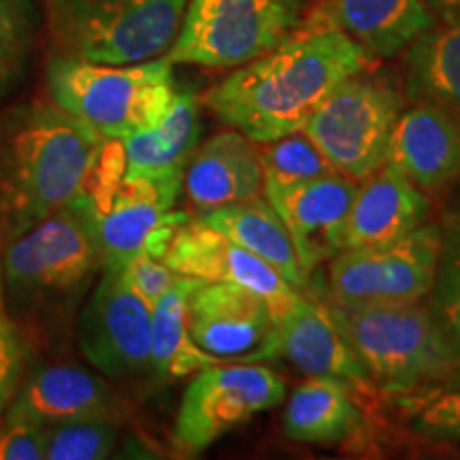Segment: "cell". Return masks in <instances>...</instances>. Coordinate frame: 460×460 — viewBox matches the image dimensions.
<instances>
[{
    "label": "cell",
    "instance_id": "1",
    "mask_svg": "<svg viewBox=\"0 0 460 460\" xmlns=\"http://www.w3.org/2000/svg\"><path fill=\"white\" fill-rule=\"evenodd\" d=\"M373 65L358 43L312 11L278 48L207 92L205 105L250 141L269 143L301 130L339 84Z\"/></svg>",
    "mask_w": 460,
    "mask_h": 460
},
{
    "label": "cell",
    "instance_id": "2",
    "mask_svg": "<svg viewBox=\"0 0 460 460\" xmlns=\"http://www.w3.org/2000/svg\"><path fill=\"white\" fill-rule=\"evenodd\" d=\"M102 141L56 102L0 113V252L77 197Z\"/></svg>",
    "mask_w": 460,
    "mask_h": 460
},
{
    "label": "cell",
    "instance_id": "3",
    "mask_svg": "<svg viewBox=\"0 0 460 460\" xmlns=\"http://www.w3.org/2000/svg\"><path fill=\"white\" fill-rule=\"evenodd\" d=\"M373 388L411 396L460 386L456 356L427 298L416 303L345 305L326 301Z\"/></svg>",
    "mask_w": 460,
    "mask_h": 460
},
{
    "label": "cell",
    "instance_id": "4",
    "mask_svg": "<svg viewBox=\"0 0 460 460\" xmlns=\"http://www.w3.org/2000/svg\"><path fill=\"white\" fill-rule=\"evenodd\" d=\"M101 269L90 217L75 200L0 252V296L17 326H45Z\"/></svg>",
    "mask_w": 460,
    "mask_h": 460
},
{
    "label": "cell",
    "instance_id": "5",
    "mask_svg": "<svg viewBox=\"0 0 460 460\" xmlns=\"http://www.w3.org/2000/svg\"><path fill=\"white\" fill-rule=\"evenodd\" d=\"M45 79L51 102L105 139L119 141L156 126L169 111L177 90L166 56L135 65L51 56Z\"/></svg>",
    "mask_w": 460,
    "mask_h": 460
},
{
    "label": "cell",
    "instance_id": "6",
    "mask_svg": "<svg viewBox=\"0 0 460 460\" xmlns=\"http://www.w3.org/2000/svg\"><path fill=\"white\" fill-rule=\"evenodd\" d=\"M188 0H45L51 56L135 65L166 56Z\"/></svg>",
    "mask_w": 460,
    "mask_h": 460
},
{
    "label": "cell",
    "instance_id": "7",
    "mask_svg": "<svg viewBox=\"0 0 460 460\" xmlns=\"http://www.w3.org/2000/svg\"><path fill=\"white\" fill-rule=\"evenodd\" d=\"M405 107L393 75L369 66L339 84L301 130L337 172L367 180L386 163L390 135Z\"/></svg>",
    "mask_w": 460,
    "mask_h": 460
},
{
    "label": "cell",
    "instance_id": "8",
    "mask_svg": "<svg viewBox=\"0 0 460 460\" xmlns=\"http://www.w3.org/2000/svg\"><path fill=\"white\" fill-rule=\"evenodd\" d=\"M303 0H188L171 65L237 68L267 54L301 26Z\"/></svg>",
    "mask_w": 460,
    "mask_h": 460
},
{
    "label": "cell",
    "instance_id": "9",
    "mask_svg": "<svg viewBox=\"0 0 460 460\" xmlns=\"http://www.w3.org/2000/svg\"><path fill=\"white\" fill-rule=\"evenodd\" d=\"M284 399V377L262 362H217L200 369L188 384L175 418L177 452L197 456Z\"/></svg>",
    "mask_w": 460,
    "mask_h": 460
},
{
    "label": "cell",
    "instance_id": "10",
    "mask_svg": "<svg viewBox=\"0 0 460 460\" xmlns=\"http://www.w3.org/2000/svg\"><path fill=\"white\" fill-rule=\"evenodd\" d=\"M437 254L439 224L429 220L390 243L343 247L331 258V301L345 305L424 301L433 288Z\"/></svg>",
    "mask_w": 460,
    "mask_h": 460
},
{
    "label": "cell",
    "instance_id": "11",
    "mask_svg": "<svg viewBox=\"0 0 460 460\" xmlns=\"http://www.w3.org/2000/svg\"><path fill=\"white\" fill-rule=\"evenodd\" d=\"M85 360L111 379L149 373L152 307L124 278L122 267H105L79 322Z\"/></svg>",
    "mask_w": 460,
    "mask_h": 460
},
{
    "label": "cell",
    "instance_id": "12",
    "mask_svg": "<svg viewBox=\"0 0 460 460\" xmlns=\"http://www.w3.org/2000/svg\"><path fill=\"white\" fill-rule=\"evenodd\" d=\"M180 190L181 183L124 175L99 209H85L77 199H73L90 217L101 252V269L124 267L141 252L163 261L177 228L190 217L183 211H172Z\"/></svg>",
    "mask_w": 460,
    "mask_h": 460
},
{
    "label": "cell",
    "instance_id": "13",
    "mask_svg": "<svg viewBox=\"0 0 460 460\" xmlns=\"http://www.w3.org/2000/svg\"><path fill=\"white\" fill-rule=\"evenodd\" d=\"M188 329L192 341L220 362L279 358L278 314L243 286L203 281L190 295Z\"/></svg>",
    "mask_w": 460,
    "mask_h": 460
},
{
    "label": "cell",
    "instance_id": "14",
    "mask_svg": "<svg viewBox=\"0 0 460 460\" xmlns=\"http://www.w3.org/2000/svg\"><path fill=\"white\" fill-rule=\"evenodd\" d=\"M163 262L188 278L243 286L261 295L278 315L301 296L275 269L200 217H188L177 228Z\"/></svg>",
    "mask_w": 460,
    "mask_h": 460
},
{
    "label": "cell",
    "instance_id": "15",
    "mask_svg": "<svg viewBox=\"0 0 460 460\" xmlns=\"http://www.w3.org/2000/svg\"><path fill=\"white\" fill-rule=\"evenodd\" d=\"M356 188L349 177L329 172L296 186L264 190V197L284 222L298 261L309 275L343 250Z\"/></svg>",
    "mask_w": 460,
    "mask_h": 460
},
{
    "label": "cell",
    "instance_id": "16",
    "mask_svg": "<svg viewBox=\"0 0 460 460\" xmlns=\"http://www.w3.org/2000/svg\"><path fill=\"white\" fill-rule=\"evenodd\" d=\"M422 192L460 180V119L444 109L410 102L390 135L386 163Z\"/></svg>",
    "mask_w": 460,
    "mask_h": 460
},
{
    "label": "cell",
    "instance_id": "17",
    "mask_svg": "<svg viewBox=\"0 0 460 460\" xmlns=\"http://www.w3.org/2000/svg\"><path fill=\"white\" fill-rule=\"evenodd\" d=\"M279 358L309 377H331L343 384L373 388L354 348L337 326L326 303L309 295L296 296L278 315Z\"/></svg>",
    "mask_w": 460,
    "mask_h": 460
},
{
    "label": "cell",
    "instance_id": "18",
    "mask_svg": "<svg viewBox=\"0 0 460 460\" xmlns=\"http://www.w3.org/2000/svg\"><path fill=\"white\" fill-rule=\"evenodd\" d=\"M4 413L41 427L90 418L118 422L122 405L113 390L94 373L73 365H45L22 377Z\"/></svg>",
    "mask_w": 460,
    "mask_h": 460
},
{
    "label": "cell",
    "instance_id": "19",
    "mask_svg": "<svg viewBox=\"0 0 460 460\" xmlns=\"http://www.w3.org/2000/svg\"><path fill=\"white\" fill-rule=\"evenodd\" d=\"M183 188L200 214L258 199L262 192L261 154L239 130L209 137L190 158Z\"/></svg>",
    "mask_w": 460,
    "mask_h": 460
},
{
    "label": "cell",
    "instance_id": "20",
    "mask_svg": "<svg viewBox=\"0 0 460 460\" xmlns=\"http://www.w3.org/2000/svg\"><path fill=\"white\" fill-rule=\"evenodd\" d=\"M427 192L382 164L356 188L343 247H371L396 241L429 220Z\"/></svg>",
    "mask_w": 460,
    "mask_h": 460
},
{
    "label": "cell",
    "instance_id": "21",
    "mask_svg": "<svg viewBox=\"0 0 460 460\" xmlns=\"http://www.w3.org/2000/svg\"><path fill=\"white\" fill-rule=\"evenodd\" d=\"M314 11L358 43L373 60L401 56L418 34L435 24L422 0H318Z\"/></svg>",
    "mask_w": 460,
    "mask_h": 460
},
{
    "label": "cell",
    "instance_id": "22",
    "mask_svg": "<svg viewBox=\"0 0 460 460\" xmlns=\"http://www.w3.org/2000/svg\"><path fill=\"white\" fill-rule=\"evenodd\" d=\"M200 102L190 90H175L169 111L156 126L122 139L126 177L181 183L188 163L199 147Z\"/></svg>",
    "mask_w": 460,
    "mask_h": 460
},
{
    "label": "cell",
    "instance_id": "23",
    "mask_svg": "<svg viewBox=\"0 0 460 460\" xmlns=\"http://www.w3.org/2000/svg\"><path fill=\"white\" fill-rule=\"evenodd\" d=\"M401 88L407 102H424L460 119V24L435 22L402 49Z\"/></svg>",
    "mask_w": 460,
    "mask_h": 460
},
{
    "label": "cell",
    "instance_id": "24",
    "mask_svg": "<svg viewBox=\"0 0 460 460\" xmlns=\"http://www.w3.org/2000/svg\"><path fill=\"white\" fill-rule=\"evenodd\" d=\"M200 220L275 269L301 295L309 290V273L298 261L290 234L269 200L252 199L207 211Z\"/></svg>",
    "mask_w": 460,
    "mask_h": 460
},
{
    "label": "cell",
    "instance_id": "25",
    "mask_svg": "<svg viewBox=\"0 0 460 460\" xmlns=\"http://www.w3.org/2000/svg\"><path fill=\"white\" fill-rule=\"evenodd\" d=\"M360 424L362 413L352 394L331 377H309L292 393L284 413L286 435L298 444H341Z\"/></svg>",
    "mask_w": 460,
    "mask_h": 460
},
{
    "label": "cell",
    "instance_id": "26",
    "mask_svg": "<svg viewBox=\"0 0 460 460\" xmlns=\"http://www.w3.org/2000/svg\"><path fill=\"white\" fill-rule=\"evenodd\" d=\"M203 279L181 275L171 290H166L152 307V349H149V376L158 382H172L194 376L200 369L217 365L192 341L188 329V301Z\"/></svg>",
    "mask_w": 460,
    "mask_h": 460
},
{
    "label": "cell",
    "instance_id": "27",
    "mask_svg": "<svg viewBox=\"0 0 460 460\" xmlns=\"http://www.w3.org/2000/svg\"><path fill=\"white\" fill-rule=\"evenodd\" d=\"M437 224L439 254L427 303L452 345L460 371V190L444 207Z\"/></svg>",
    "mask_w": 460,
    "mask_h": 460
},
{
    "label": "cell",
    "instance_id": "28",
    "mask_svg": "<svg viewBox=\"0 0 460 460\" xmlns=\"http://www.w3.org/2000/svg\"><path fill=\"white\" fill-rule=\"evenodd\" d=\"M261 146L258 154L262 166V190L296 186L337 172L305 130L290 132L281 139Z\"/></svg>",
    "mask_w": 460,
    "mask_h": 460
},
{
    "label": "cell",
    "instance_id": "29",
    "mask_svg": "<svg viewBox=\"0 0 460 460\" xmlns=\"http://www.w3.org/2000/svg\"><path fill=\"white\" fill-rule=\"evenodd\" d=\"M118 444L113 420H66L45 427V460H102Z\"/></svg>",
    "mask_w": 460,
    "mask_h": 460
},
{
    "label": "cell",
    "instance_id": "30",
    "mask_svg": "<svg viewBox=\"0 0 460 460\" xmlns=\"http://www.w3.org/2000/svg\"><path fill=\"white\" fill-rule=\"evenodd\" d=\"M32 41L31 0H0V96L24 75Z\"/></svg>",
    "mask_w": 460,
    "mask_h": 460
},
{
    "label": "cell",
    "instance_id": "31",
    "mask_svg": "<svg viewBox=\"0 0 460 460\" xmlns=\"http://www.w3.org/2000/svg\"><path fill=\"white\" fill-rule=\"evenodd\" d=\"M413 430L433 441H460V388L433 390L407 399Z\"/></svg>",
    "mask_w": 460,
    "mask_h": 460
},
{
    "label": "cell",
    "instance_id": "32",
    "mask_svg": "<svg viewBox=\"0 0 460 460\" xmlns=\"http://www.w3.org/2000/svg\"><path fill=\"white\" fill-rule=\"evenodd\" d=\"M26 367V343L24 335L7 309H4L3 296H0V418L7 411L9 402L20 388Z\"/></svg>",
    "mask_w": 460,
    "mask_h": 460
},
{
    "label": "cell",
    "instance_id": "33",
    "mask_svg": "<svg viewBox=\"0 0 460 460\" xmlns=\"http://www.w3.org/2000/svg\"><path fill=\"white\" fill-rule=\"evenodd\" d=\"M124 278L135 288V292L146 301L149 307H154L160 301V296L166 290L175 286V281L181 278L180 273L172 271L169 264H164L160 258H154L141 252L132 256L122 267Z\"/></svg>",
    "mask_w": 460,
    "mask_h": 460
},
{
    "label": "cell",
    "instance_id": "34",
    "mask_svg": "<svg viewBox=\"0 0 460 460\" xmlns=\"http://www.w3.org/2000/svg\"><path fill=\"white\" fill-rule=\"evenodd\" d=\"M0 460H45V427L3 413Z\"/></svg>",
    "mask_w": 460,
    "mask_h": 460
},
{
    "label": "cell",
    "instance_id": "35",
    "mask_svg": "<svg viewBox=\"0 0 460 460\" xmlns=\"http://www.w3.org/2000/svg\"><path fill=\"white\" fill-rule=\"evenodd\" d=\"M422 3L433 13L435 22L460 24V0H422Z\"/></svg>",
    "mask_w": 460,
    "mask_h": 460
}]
</instances>
